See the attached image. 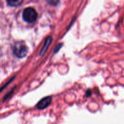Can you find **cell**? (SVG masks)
Masks as SVG:
<instances>
[{
	"label": "cell",
	"instance_id": "cell-6",
	"mask_svg": "<svg viewBox=\"0 0 124 124\" xmlns=\"http://www.w3.org/2000/svg\"><path fill=\"white\" fill-rule=\"evenodd\" d=\"M47 2L52 6H56L59 3V0H47Z\"/></svg>",
	"mask_w": 124,
	"mask_h": 124
},
{
	"label": "cell",
	"instance_id": "cell-5",
	"mask_svg": "<svg viewBox=\"0 0 124 124\" xmlns=\"http://www.w3.org/2000/svg\"><path fill=\"white\" fill-rule=\"evenodd\" d=\"M6 1L7 4L12 7H17L21 4L23 2V0H6Z\"/></svg>",
	"mask_w": 124,
	"mask_h": 124
},
{
	"label": "cell",
	"instance_id": "cell-2",
	"mask_svg": "<svg viewBox=\"0 0 124 124\" xmlns=\"http://www.w3.org/2000/svg\"><path fill=\"white\" fill-rule=\"evenodd\" d=\"M38 13L32 7H27L25 8L23 12V18L26 23H32L36 20Z\"/></svg>",
	"mask_w": 124,
	"mask_h": 124
},
{
	"label": "cell",
	"instance_id": "cell-7",
	"mask_svg": "<svg viewBox=\"0 0 124 124\" xmlns=\"http://www.w3.org/2000/svg\"><path fill=\"white\" fill-rule=\"evenodd\" d=\"M62 44H59V45H58V46H56V47L55 50H54V53H56L57 52L59 51V50L60 49L61 47H62Z\"/></svg>",
	"mask_w": 124,
	"mask_h": 124
},
{
	"label": "cell",
	"instance_id": "cell-1",
	"mask_svg": "<svg viewBox=\"0 0 124 124\" xmlns=\"http://www.w3.org/2000/svg\"><path fill=\"white\" fill-rule=\"evenodd\" d=\"M13 51L16 56L19 58H23L27 54L28 48L24 42H17L13 46Z\"/></svg>",
	"mask_w": 124,
	"mask_h": 124
},
{
	"label": "cell",
	"instance_id": "cell-3",
	"mask_svg": "<svg viewBox=\"0 0 124 124\" xmlns=\"http://www.w3.org/2000/svg\"><path fill=\"white\" fill-rule=\"evenodd\" d=\"M52 99V97L50 96H47L46 98H44L38 103L36 105V107L39 110H43V109L46 108L51 104Z\"/></svg>",
	"mask_w": 124,
	"mask_h": 124
},
{
	"label": "cell",
	"instance_id": "cell-4",
	"mask_svg": "<svg viewBox=\"0 0 124 124\" xmlns=\"http://www.w3.org/2000/svg\"><path fill=\"white\" fill-rule=\"evenodd\" d=\"M52 38L51 36H49V37L47 38L46 41H45L44 45L43 47H42V50H41V52H40V54H41V55H42V54H43L44 53H45V52L47 51V50L48 49V47H49V46L50 45V43L51 42H52Z\"/></svg>",
	"mask_w": 124,
	"mask_h": 124
}]
</instances>
